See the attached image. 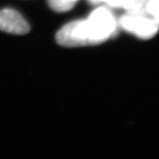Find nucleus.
Returning a JSON list of instances; mask_svg holds the SVG:
<instances>
[{
  "mask_svg": "<svg viewBox=\"0 0 159 159\" xmlns=\"http://www.w3.org/2000/svg\"><path fill=\"white\" fill-rule=\"evenodd\" d=\"M28 22L18 11L13 9L0 10V30L8 34L23 35L29 33Z\"/></svg>",
  "mask_w": 159,
  "mask_h": 159,
  "instance_id": "7ed1b4c3",
  "label": "nucleus"
},
{
  "mask_svg": "<svg viewBox=\"0 0 159 159\" xmlns=\"http://www.w3.org/2000/svg\"><path fill=\"white\" fill-rule=\"evenodd\" d=\"M92 4H99L104 3L107 6L114 7V8H125L129 0H88Z\"/></svg>",
  "mask_w": 159,
  "mask_h": 159,
  "instance_id": "423d86ee",
  "label": "nucleus"
},
{
  "mask_svg": "<svg viewBox=\"0 0 159 159\" xmlns=\"http://www.w3.org/2000/svg\"><path fill=\"white\" fill-rule=\"evenodd\" d=\"M78 0H47L50 8L56 12H66L73 8Z\"/></svg>",
  "mask_w": 159,
  "mask_h": 159,
  "instance_id": "39448f33",
  "label": "nucleus"
},
{
  "mask_svg": "<svg viewBox=\"0 0 159 159\" xmlns=\"http://www.w3.org/2000/svg\"><path fill=\"white\" fill-rule=\"evenodd\" d=\"M123 30L134 34L141 39H149L156 35L159 23L148 16L127 12L119 21Z\"/></svg>",
  "mask_w": 159,
  "mask_h": 159,
  "instance_id": "f03ea898",
  "label": "nucleus"
},
{
  "mask_svg": "<svg viewBox=\"0 0 159 159\" xmlns=\"http://www.w3.org/2000/svg\"><path fill=\"white\" fill-rule=\"evenodd\" d=\"M127 12L148 16L159 23V0H129Z\"/></svg>",
  "mask_w": 159,
  "mask_h": 159,
  "instance_id": "20e7f679",
  "label": "nucleus"
},
{
  "mask_svg": "<svg viewBox=\"0 0 159 159\" xmlns=\"http://www.w3.org/2000/svg\"><path fill=\"white\" fill-rule=\"evenodd\" d=\"M118 30L115 16L107 7H99L86 20L71 21L56 34L57 42L64 47L95 46L113 37Z\"/></svg>",
  "mask_w": 159,
  "mask_h": 159,
  "instance_id": "f257e3e1",
  "label": "nucleus"
}]
</instances>
